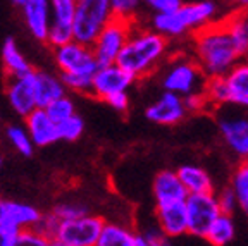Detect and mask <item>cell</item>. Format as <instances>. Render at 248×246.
<instances>
[{
    "label": "cell",
    "instance_id": "e0dca14e",
    "mask_svg": "<svg viewBox=\"0 0 248 246\" xmlns=\"http://www.w3.org/2000/svg\"><path fill=\"white\" fill-rule=\"evenodd\" d=\"M24 123H26L24 129H26L33 146H46L59 139L57 124L52 123V119L46 116L43 108H35L31 114H28L24 117Z\"/></svg>",
    "mask_w": 248,
    "mask_h": 246
},
{
    "label": "cell",
    "instance_id": "f546056e",
    "mask_svg": "<svg viewBox=\"0 0 248 246\" xmlns=\"http://www.w3.org/2000/svg\"><path fill=\"white\" fill-rule=\"evenodd\" d=\"M7 138L11 141L12 148L16 152H19L24 157H30L33 154V143H31L30 136H28L26 129L21 126H11L7 129Z\"/></svg>",
    "mask_w": 248,
    "mask_h": 246
},
{
    "label": "cell",
    "instance_id": "ac0fdd59",
    "mask_svg": "<svg viewBox=\"0 0 248 246\" xmlns=\"http://www.w3.org/2000/svg\"><path fill=\"white\" fill-rule=\"evenodd\" d=\"M42 212L33 205L17 203V201H5L4 208V226L9 229H14L16 232L36 229V226L42 220Z\"/></svg>",
    "mask_w": 248,
    "mask_h": 246
},
{
    "label": "cell",
    "instance_id": "ffe728a7",
    "mask_svg": "<svg viewBox=\"0 0 248 246\" xmlns=\"http://www.w3.org/2000/svg\"><path fill=\"white\" fill-rule=\"evenodd\" d=\"M176 174L188 195L214 193V179L203 167L195 166V164H183L176 170Z\"/></svg>",
    "mask_w": 248,
    "mask_h": 246
},
{
    "label": "cell",
    "instance_id": "7c38bea8",
    "mask_svg": "<svg viewBox=\"0 0 248 246\" xmlns=\"http://www.w3.org/2000/svg\"><path fill=\"white\" fill-rule=\"evenodd\" d=\"M145 116L150 123L160 124V126H176L181 121H185L188 112H186L181 96L164 92L154 104L148 105Z\"/></svg>",
    "mask_w": 248,
    "mask_h": 246
},
{
    "label": "cell",
    "instance_id": "3957f363",
    "mask_svg": "<svg viewBox=\"0 0 248 246\" xmlns=\"http://www.w3.org/2000/svg\"><path fill=\"white\" fill-rule=\"evenodd\" d=\"M217 12L219 7L216 2H183L181 7L170 14H155L152 17V30L167 40L195 35L216 21Z\"/></svg>",
    "mask_w": 248,
    "mask_h": 246
},
{
    "label": "cell",
    "instance_id": "f1b7e54d",
    "mask_svg": "<svg viewBox=\"0 0 248 246\" xmlns=\"http://www.w3.org/2000/svg\"><path fill=\"white\" fill-rule=\"evenodd\" d=\"M43 110L46 112V116L50 117L52 123H55V124H61L62 121L69 119V117H73L74 114H76V112H74L73 100L67 98L66 95L57 98L55 102H52V104L46 108H43Z\"/></svg>",
    "mask_w": 248,
    "mask_h": 246
},
{
    "label": "cell",
    "instance_id": "b9f144b4",
    "mask_svg": "<svg viewBox=\"0 0 248 246\" xmlns=\"http://www.w3.org/2000/svg\"><path fill=\"white\" fill-rule=\"evenodd\" d=\"M16 234L17 232L14 229H9L7 226H0V246H12V241H14Z\"/></svg>",
    "mask_w": 248,
    "mask_h": 246
},
{
    "label": "cell",
    "instance_id": "4316f807",
    "mask_svg": "<svg viewBox=\"0 0 248 246\" xmlns=\"http://www.w3.org/2000/svg\"><path fill=\"white\" fill-rule=\"evenodd\" d=\"M228 186L236 196L238 207L248 212V160L238 162V166L234 167L231 177H229Z\"/></svg>",
    "mask_w": 248,
    "mask_h": 246
},
{
    "label": "cell",
    "instance_id": "bcb514c9",
    "mask_svg": "<svg viewBox=\"0 0 248 246\" xmlns=\"http://www.w3.org/2000/svg\"><path fill=\"white\" fill-rule=\"evenodd\" d=\"M48 246H71V245H66V243L59 241V239H50V241H48Z\"/></svg>",
    "mask_w": 248,
    "mask_h": 246
},
{
    "label": "cell",
    "instance_id": "d590c367",
    "mask_svg": "<svg viewBox=\"0 0 248 246\" xmlns=\"http://www.w3.org/2000/svg\"><path fill=\"white\" fill-rule=\"evenodd\" d=\"M48 241L43 234H40L35 229H28V231H19L16 234L12 246H48Z\"/></svg>",
    "mask_w": 248,
    "mask_h": 246
},
{
    "label": "cell",
    "instance_id": "8992f818",
    "mask_svg": "<svg viewBox=\"0 0 248 246\" xmlns=\"http://www.w3.org/2000/svg\"><path fill=\"white\" fill-rule=\"evenodd\" d=\"M207 76L202 73L198 64L190 55H174L167 64V69L162 76L164 92L174 93V95L185 96L202 93L205 86Z\"/></svg>",
    "mask_w": 248,
    "mask_h": 246
},
{
    "label": "cell",
    "instance_id": "8d00e7d4",
    "mask_svg": "<svg viewBox=\"0 0 248 246\" xmlns=\"http://www.w3.org/2000/svg\"><path fill=\"white\" fill-rule=\"evenodd\" d=\"M216 200H217V205H219V210H221V214H224V215H232L234 210L238 208L236 196H234V193L231 191L229 186H224V188H221L216 193Z\"/></svg>",
    "mask_w": 248,
    "mask_h": 246
},
{
    "label": "cell",
    "instance_id": "7bdbcfd3",
    "mask_svg": "<svg viewBox=\"0 0 248 246\" xmlns=\"http://www.w3.org/2000/svg\"><path fill=\"white\" fill-rule=\"evenodd\" d=\"M240 12H241V17H243L245 26H247V30H248V2L245 4V7L240 9Z\"/></svg>",
    "mask_w": 248,
    "mask_h": 246
},
{
    "label": "cell",
    "instance_id": "ab89813d",
    "mask_svg": "<svg viewBox=\"0 0 248 246\" xmlns=\"http://www.w3.org/2000/svg\"><path fill=\"white\" fill-rule=\"evenodd\" d=\"M141 236L145 238V241L150 246H172L170 239L167 238L164 232H160V229L157 226L155 227H148L147 231L141 232Z\"/></svg>",
    "mask_w": 248,
    "mask_h": 246
},
{
    "label": "cell",
    "instance_id": "c3c4849f",
    "mask_svg": "<svg viewBox=\"0 0 248 246\" xmlns=\"http://www.w3.org/2000/svg\"><path fill=\"white\" fill-rule=\"evenodd\" d=\"M247 214H248V212H247Z\"/></svg>",
    "mask_w": 248,
    "mask_h": 246
},
{
    "label": "cell",
    "instance_id": "d6a6232c",
    "mask_svg": "<svg viewBox=\"0 0 248 246\" xmlns=\"http://www.w3.org/2000/svg\"><path fill=\"white\" fill-rule=\"evenodd\" d=\"M61 81L66 90L79 93V95H92V76L81 74H61Z\"/></svg>",
    "mask_w": 248,
    "mask_h": 246
},
{
    "label": "cell",
    "instance_id": "30bf717a",
    "mask_svg": "<svg viewBox=\"0 0 248 246\" xmlns=\"http://www.w3.org/2000/svg\"><path fill=\"white\" fill-rule=\"evenodd\" d=\"M104 222L105 220L102 217L92 215V214H86L79 219L61 222L54 239L71 246H95Z\"/></svg>",
    "mask_w": 248,
    "mask_h": 246
},
{
    "label": "cell",
    "instance_id": "f35d334b",
    "mask_svg": "<svg viewBox=\"0 0 248 246\" xmlns=\"http://www.w3.org/2000/svg\"><path fill=\"white\" fill-rule=\"evenodd\" d=\"M181 0H148L147 5L150 7V11L155 14H170L176 9L181 7Z\"/></svg>",
    "mask_w": 248,
    "mask_h": 246
},
{
    "label": "cell",
    "instance_id": "7a4b0ae2",
    "mask_svg": "<svg viewBox=\"0 0 248 246\" xmlns=\"http://www.w3.org/2000/svg\"><path fill=\"white\" fill-rule=\"evenodd\" d=\"M169 54V40L154 30L138 28L133 30L128 43L117 57L116 64L131 74L135 79L154 73Z\"/></svg>",
    "mask_w": 248,
    "mask_h": 246
},
{
    "label": "cell",
    "instance_id": "44dd1931",
    "mask_svg": "<svg viewBox=\"0 0 248 246\" xmlns=\"http://www.w3.org/2000/svg\"><path fill=\"white\" fill-rule=\"evenodd\" d=\"M224 79L231 93V105L248 110V59H241Z\"/></svg>",
    "mask_w": 248,
    "mask_h": 246
},
{
    "label": "cell",
    "instance_id": "83f0119b",
    "mask_svg": "<svg viewBox=\"0 0 248 246\" xmlns=\"http://www.w3.org/2000/svg\"><path fill=\"white\" fill-rule=\"evenodd\" d=\"M76 0H54L50 2V17L54 24L73 26Z\"/></svg>",
    "mask_w": 248,
    "mask_h": 246
},
{
    "label": "cell",
    "instance_id": "7402d4cb",
    "mask_svg": "<svg viewBox=\"0 0 248 246\" xmlns=\"http://www.w3.org/2000/svg\"><path fill=\"white\" fill-rule=\"evenodd\" d=\"M2 62L7 77H23L33 73V67L24 59L17 43L12 38H7L2 45Z\"/></svg>",
    "mask_w": 248,
    "mask_h": 246
},
{
    "label": "cell",
    "instance_id": "4dcf8cb0",
    "mask_svg": "<svg viewBox=\"0 0 248 246\" xmlns=\"http://www.w3.org/2000/svg\"><path fill=\"white\" fill-rule=\"evenodd\" d=\"M83 131H85V123L76 114L69 119L62 121L61 124H57L59 139H64V141H76L83 135Z\"/></svg>",
    "mask_w": 248,
    "mask_h": 246
},
{
    "label": "cell",
    "instance_id": "9a60e30c",
    "mask_svg": "<svg viewBox=\"0 0 248 246\" xmlns=\"http://www.w3.org/2000/svg\"><path fill=\"white\" fill-rule=\"evenodd\" d=\"M152 189H154V198L157 207L179 203V201H185L186 196H188V193L185 191L181 181H179L176 170L170 169H164L155 174Z\"/></svg>",
    "mask_w": 248,
    "mask_h": 246
},
{
    "label": "cell",
    "instance_id": "f6af8a7d",
    "mask_svg": "<svg viewBox=\"0 0 248 246\" xmlns=\"http://www.w3.org/2000/svg\"><path fill=\"white\" fill-rule=\"evenodd\" d=\"M136 246H150L147 241H145V238L141 234H138V238H136Z\"/></svg>",
    "mask_w": 248,
    "mask_h": 246
},
{
    "label": "cell",
    "instance_id": "277c9868",
    "mask_svg": "<svg viewBox=\"0 0 248 246\" xmlns=\"http://www.w3.org/2000/svg\"><path fill=\"white\" fill-rule=\"evenodd\" d=\"M110 19H112L110 0H76L73 42L92 46Z\"/></svg>",
    "mask_w": 248,
    "mask_h": 246
},
{
    "label": "cell",
    "instance_id": "ee69618b",
    "mask_svg": "<svg viewBox=\"0 0 248 246\" xmlns=\"http://www.w3.org/2000/svg\"><path fill=\"white\" fill-rule=\"evenodd\" d=\"M4 208H5V201H4V198L0 196V226L4 222Z\"/></svg>",
    "mask_w": 248,
    "mask_h": 246
},
{
    "label": "cell",
    "instance_id": "74e56055",
    "mask_svg": "<svg viewBox=\"0 0 248 246\" xmlns=\"http://www.w3.org/2000/svg\"><path fill=\"white\" fill-rule=\"evenodd\" d=\"M183 104H185V108L188 114H200V112L209 108V104H207L203 93H193V95L185 96Z\"/></svg>",
    "mask_w": 248,
    "mask_h": 246
},
{
    "label": "cell",
    "instance_id": "9c48e42d",
    "mask_svg": "<svg viewBox=\"0 0 248 246\" xmlns=\"http://www.w3.org/2000/svg\"><path fill=\"white\" fill-rule=\"evenodd\" d=\"M54 57L61 74H81L93 77V74L100 67L93 57L92 48L76 42L55 48Z\"/></svg>",
    "mask_w": 248,
    "mask_h": 246
},
{
    "label": "cell",
    "instance_id": "484cf974",
    "mask_svg": "<svg viewBox=\"0 0 248 246\" xmlns=\"http://www.w3.org/2000/svg\"><path fill=\"white\" fill-rule=\"evenodd\" d=\"M203 96H205L209 108H221L224 105H231V93L226 85L224 76L219 77H207L205 86H203Z\"/></svg>",
    "mask_w": 248,
    "mask_h": 246
},
{
    "label": "cell",
    "instance_id": "52a82bcc",
    "mask_svg": "<svg viewBox=\"0 0 248 246\" xmlns=\"http://www.w3.org/2000/svg\"><path fill=\"white\" fill-rule=\"evenodd\" d=\"M136 28L135 21H123L112 17L100 31V35L90 46L93 57L98 65H112L116 64L117 57L123 52L124 45L128 43L133 30Z\"/></svg>",
    "mask_w": 248,
    "mask_h": 246
},
{
    "label": "cell",
    "instance_id": "6da1fadb",
    "mask_svg": "<svg viewBox=\"0 0 248 246\" xmlns=\"http://www.w3.org/2000/svg\"><path fill=\"white\" fill-rule=\"evenodd\" d=\"M191 57L207 77L226 76L241 61L222 19L214 21L191 35Z\"/></svg>",
    "mask_w": 248,
    "mask_h": 246
},
{
    "label": "cell",
    "instance_id": "8fae6325",
    "mask_svg": "<svg viewBox=\"0 0 248 246\" xmlns=\"http://www.w3.org/2000/svg\"><path fill=\"white\" fill-rule=\"evenodd\" d=\"M135 81L131 74L123 71L117 64L100 65L92 77V96L105 102L108 96L117 93H128Z\"/></svg>",
    "mask_w": 248,
    "mask_h": 246
},
{
    "label": "cell",
    "instance_id": "5bb4252c",
    "mask_svg": "<svg viewBox=\"0 0 248 246\" xmlns=\"http://www.w3.org/2000/svg\"><path fill=\"white\" fill-rule=\"evenodd\" d=\"M9 104L19 116L26 117L36 108L33 93V73L23 77H9L5 85Z\"/></svg>",
    "mask_w": 248,
    "mask_h": 246
},
{
    "label": "cell",
    "instance_id": "1f68e13d",
    "mask_svg": "<svg viewBox=\"0 0 248 246\" xmlns=\"http://www.w3.org/2000/svg\"><path fill=\"white\" fill-rule=\"evenodd\" d=\"M138 9L140 2L136 0H110V12H112V17H117V19L136 23Z\"/></svg>",
    "mask_w": 248,
    "mask_h": 246
},
{
    "label": "cell",
    "instance_id": "ba28073f",
    "mask_svg": "<svg viewBox=\"0 0 248 246\" xmlns=\"http://www.w3.org/2000/svg\"><path fill=\"white\" fill-rule=\"evenodd\" d=\"M188 234L203 238L212 222L221 215L216 200V191L205 195H188L185 200Z\"/></svg>",
    "mask_w": 248,
    "mask_h": 246
},
{
    "label": "cell",
    "instance_id": "cb8c5ba5",
    "mask_svg": "<svg viewBox=\"0 0 248 246\" xmlns=\"http://www.w3.org/2000/svg\"><path fill=\"white\" fill-rule=\"evenodd\" d=\"M226 26V31H228L229 38H231L232 45L238 50L241 59H248V30L243 23V17H241L240 9L224 17L222 19Z\"/></svg>",
    "mask_w": 248,
    "mask_h": 246
},
{
    "label": "cell",
    "instance_id": "5b68a950",
    "mask_svg": "<svg viewBox=\"0 0 248 246\" xmlns=\"http://www.w3.org/2000/svg\"><path fill=\"white\" fill-rule=\"evenodd\" d=\"M216 124L224 145L240 162L248 160V110L224 105L214 110Z\"/></svg>",
    "mask_w": 248,
    "mask_h": 246
},
{
    "label": "cell",
    "instance_id": "836d02e7",
    "mask_svg": "<svg viewBox=\"0 0 248 246\" xmlns=\"http://www.w3.org/2000/svg\"><path fill=\"white\" fill-rule=\"evenodd\" d=\"M73 42V26H62V24H54L50 23L48 28V35H46V43L52 46V48H59V46H64L67 43Z\"/></svg>",
    "mask_w": 248,
    "mask_h": 246
},
{
    "label": "cell",
    "instance_id": "d6986e66",
    "mask_svg": "<svg viewBox=\"0 0 248 246\" xmlns=\"http://www.w3.org/2000/svg\"><path fill=\"white\" fill-rule=\"evenodd\" d=\"M33 93L36 108H46L52 102L66 95V88L59 76L43 71H33Z\"/></svg>",
    "mask_w": 248,
    "mask_h": 246
},
{
    "label": "cell",
    "instance_id": "7dc6e473",
    "mask_svg": "<svg viewBox=\"0 0 248 246\" xmlns=\"http://www.w3.org/2000/svg\"><path fill=\"white\" fill-rule=\"evenodd\" d=\"M0 166H2V157H0Z\"/></svg>",
    "mask_w": 248,
    "mask_h": 246
},
{
    "label": "cell",
    "instance_id": "e575fe53",
    "mask_svg": "<svg viewBox=\"0 0 248 246\" xmlns=\"http://www.w3.org/2000/svg\"><path fill=\"white\" fill-rule=\"evenodd\" d=\"M52 214L57 217L59 222H67V220H74L86 215L88 208L79 203H59L57 207H54Z\"/></svg>",
    "mask_w": 248,
    "mask_h": 246
},
{
    "label": "cell",
    "instance_id": "d4e9b609",
    "mask_svg": "<svg viewBox=\"0 0 248 246\" xmlns=\"http://www.w3.org/2000/svg\"><path fill=\"white\" fill-rule=\"evenodd\" d=\"M234 234H236V224L232 215L221 214L209 227L203 239L212 246H226L234 239Z\"/></svg>",
    "mask_w": 248,
    "mask_h": 246
},
{
    "label": "cell",
    "instance_id": "4fadbf2b",
    "mask_svg": "<svg viewBox=\"0 0 248 246\" xmlns=\"http://www.w3.org/2000/svg\"><path fill=\"white\" fill-rule=\"evenodd\" d=\"M24 15L30 33L40 42H46L48 28H50V2L46 0H17L14 2Z\"/></svg>",
    "mask_w": 248,
    "mask_h": 246
},
{
    "label": "cell",
    "instance_id": "60d3db41",
    "mask_svg": "<svg viewBox=\"0 0 248 246\" xmlns=\"http://www.w3.org/2000/svg\"><path fill=\"white\" fill-rule=\"evenodd\" d=\"M105 104H108L114 110L119 112V114H126L129 108V95L128 93H117V95L108 96L107 100H105Z\"/></svg>",
    "mask_w": 248,
    "mask_h": 246
},
{
    "label": "cell",
    "instance_id": "603a6c76",
    "mask_svg": "<svg viewBox=\"0 0 248 246\" xmlns=\"http://www.w3.org/2000/svg\"><path fill=\"white\" fill-rule=\"evenodd\" d=\"M136 234L131 227L117 222H104L95 246H136Z\"/></svg>",
    "mask_w": 248,
    "mask_h": 246
},
{
    "label": "cell",
    "instance_id": "2e32d148",
    "mask_svg": "<svg viewBox=\"0 0 248 246\" xmlns=\"http://www.w3.org/2000/svg\"><path fill=\"white\" fill-rule=\"evenodd\" d=\"M155 220L160 232H164L169 239L188 234L185 201L155 207Z\"/></svg>",
    "mask_w": 248,
    "mask_h": 246
}]
</instances>
